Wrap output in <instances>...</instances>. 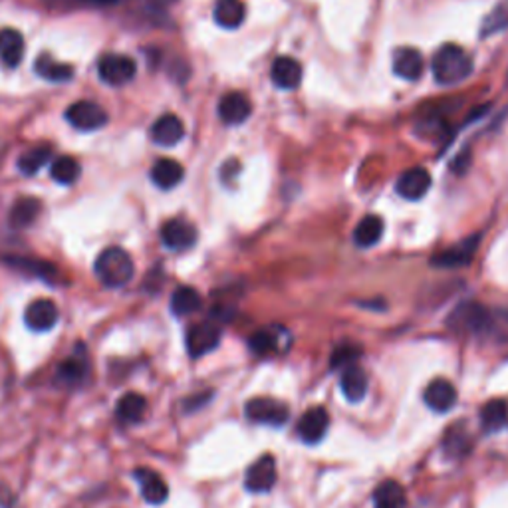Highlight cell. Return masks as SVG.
Wrapping results in <instances>:
<instances>
[{"instance_id":"cell-1","label":"cell","mask_w":508,"mask_h":508,"mask_svg":"<svg viewBox=\"0 0 508 508\" xmlns=\"http://www.w3.org/2000/svg\"><path fill=\"white\" fill-rule=\"evenodd\" d=\"M433 78L441 86L461 84L473 72V58L461 46L445 44L437 50L431 62Z\"/></svg>"},{"instance_id":"cell-2","label":"cell","mask_w":508,"mask_h":508,"mask_svg":"<svg viewBox=\"0 0 508 508\" xmlns=\"http://www.w3.org/2000/svg\"><path fill=\"white\" fill-rule=\"evenodd\" d=\"M96 276L109 288H122L134 278V258L122 246H107L94 264Z\"/></svg>"},{"instance_id":"cell-3","label":"cell","mask_w":508,"mask_h":508,"mask_svg":"<svg viewBox=\"0 0 508 508\" xmlns=\"http://www.w3.org/2000/svg\"><path fill=\"white\" fill-rule=\"evenodd\" d=\"M137 74V62L125 54H104L97 60V76L107 86H125Z\"/></svg>"},{"instance_id":"cell-4","label":"cell","mask_w":508,"mask_h":508,"mask_svg":"<svg viewBox=\"0 0 508 508\" xmlns=\"http://www.w3.org/2000/svg\"><path fill=\"white\" fill-rule=\"evenodd\" d=\"M66 119L69 125L79 129V132H96V129L107 125L109 115L99 104L82 99V102H74L66 109Z\"/></svg>"},{"instance_id":"cell-5","label":"cell","mask_w":508,"mask_h":508,"mask_svg":"<svg viewBox=\"0 0 508 508\" xmlns=\"http://www.w3.org/2000/svg\"><path fill=\"white\" fill-rule=\"evenodd\" d=\"M245 415L254 423L281 427L288 421L291 411H288L286 403L272 400V397H254L245 405Z\"/></svg>"},{"instance_id":"cell-6","label":"cell","mask_w":508,"mask_h":508,"mask_svg":"<svg viewBox=\"0 0 508 508\" xmlns=\"http://www.w3.org/2000/svg\"><path fill=\"white\" fill-rule=\"evenodd\" d=\"M221 342V328L215 322H199L187 330V352L191 357H201L213 352Z\"/></svg>"},{"instance_id":"cell-7","label":"cell","mask_w":508,"mask_h":508,"mask_svg":"<svg viewBox=\"0 0 508 508\" xmlns=\"http://www.w3.org/2000/svg\"><path fill=\"white\" fill-rule=\"evenodd\" d=\"M431 173L425 167H411L400 175L395 183V191L405 201H420L431 189Z\"/></svg>"},{"instance_id":"cell-8","label":"cell","mask_w":508,"mask_h":508,"mask_svg":"<svg viewBox=\"0 0 508 508\" xmlns=\"http://www.w3.org/2000/svg\"><path fill=\"white\" fill-rule=\"evenodd\" d=\"M276 483V461L272 455H263L248 466L245 475V486L251 493H268Z\"/></svg>"},{"instance_id":"cell-9","label":"cell","mask_w":508,"mask_h":508,"mask_svg":"<svg viewBox=\"0 0 508 508\" xmlns=\"http://www.w3.org/2000/svg\"><path fill=\"white\" fill-rule=\"evenodd\" d=\"M159 236L169 251H187L197 243V228L185 218H171V221L163 223Z\"/></svg>"},{"instance_id":"cell-10","label":"cell","mask_w":508,"mask_h":508,"mask_svg":"<svg viewBox=\"0 0 508 508\" xmlns=\"http://www.w3.org/2000/svg\"><path fill=\"white\" fill-rule=\"evenodd\" d=\"M89 374V364L84 350H76L72 356L66 357L64 362H60L54 382L60 387H66V390H74V387H79Z\"/></svg>"},{"instance_id":"cell-11","label":"cell","mask_w":508,"mask_h":508,"mask_svg":"<svg viewBox=\"0 0 508 508\" xmlns=\"http://www.w3.org/2000/svg\"><path fill=\"white\" fill-rule=\"evenodd\" d=\"M479 243H481V235L465 238L463 243L447 248V251L437 253L431 258V264L437 268H463L466 264H471L476 248H479Z\"/></svg>"},{"instance_id":"cell-12","label":"cell","mask_w":508,"mask_h":508,"mask_svg":"<svg viewBox=\"0 0 508 508\" xmlns=\"http://www.w3.org/2000/svg\"><path fill=\"white\" fill-rule=\"evenodd\" d=\"M58 306L52 300H48V298H38L32 304H28L24 312V324L28 330L42 334L52 330L58 324Z\"/></svg>"},{"instance_id":"cell-13","label":"cell","mask_w":508,"mask_h":508,"mask_svg":"<svg viewBox=\"0 0 508 508\" xmlns=\"http://www.w3.org/2000/svg\"><path fill=\"white\" fill-rule=\"evenodd\" d=\"M328 425H330V415H328L324 407H310L298 421L296 431L304 443L316 445L326 437Z\"/></svg>"},{"instance_id":"cell-14","label":"cell","mask_w":508,"mask_h":508,"mask_svg":"<svg viewBox=\"0 0 508 508\" xmlns=\"http://www.w3.org/2000/svg\"><path fill=\"white\" fill-rule=\"evenodd\" d=\"M253 114V106L241 92H228L218 102V117L226 125H241Z\"/></svg>"},{"instance_id":"cell-15","label":"cell","mask_w":508,"mask_h":508,"mask_svg":"<svg viewBox=\"0 0 508 508\" xmlns=\"http://www.w3.org/2000/svg\"><path fill=\"white\" fill-rule=\"evenodd\" d=\"M134 479L137 481L139 491H142V496H143V501L147 504L157 506V504H163L167 501L169 486L163 481V476L159 473L142 466V469L134 471Z\"/></svg>"},{"instance_id":"cell-16","label":"cell","mask_w":508,"mask_h":508,"mask_svg":"<svg viewBox=\"0 0 508 508\" xmlns=\"http://www.w3.org/2000/svg\"><path fill=\"white\" fill-rule=\"evenodd\" d=\"M423 400L429 410H433L437 413H447V411H451L457 403V390L449 380H443V377H439V380H433L429 385L425 387Z\"/></svg>"},{"instance_id":"cell-17","label":"cell","mask_w":508,"mask_h":508,"mask_svg":"<svg viewBox=\"0 0 508 508\" xmlns=\"http://www.w3.org/2000/svg\"><path fill=\"white\" fill-rule=\"evenodd\" d=\"M271 79L281 89H296L302 82V66L291 56L276 58L271 68Z\"/></svg>"},{"instance_id":"cell-18","label":"cell","mask_w":508,"mask_h":508,"mask_svg":"<svg viewBox=\"0 0 508 508\" xmlns=\"http://www.w3.org/2000/svg\"><path fill=\"white\" fill-rule=\"evenodd\" d=\"M185 137V125L181 117L175 114H165L157 119L152 127V139L162 147H173Z\"/></svg>"},{"instance_id":"cell-19","label":"cell","mask_w":508,"mask_h":508,"mask_svg":"<svg viewBox=\"0 0 508 508\" xmlns=\"http://www.w3.org/2000/svg\"><path fill=\"white\" fill-rule=\"evenodd\" d=\"M393 72L407 82H417L423 74V56L415 48H400L393 54Z\"/></svg>"},{"instance_id":"cell-20","label":"cell","mask_w":508,"mask_h":508,"mask_svg":"<svg viewBox=\"0 0 508 508\" xmlns=\"http://www.w3.org/2000/svg\"><path fill=\"white\" fill-rule=\"evenodd\" d=\"M185 177V169L183 165L175 162V159H157L152 167V181L159 187L163 189V191H169V189L177 187L179 183L183 181Z\"/></svg>"},{"instance_id":"cell-21","label":"cell","mask_w":508,"mask_h":508,"mask_svg":"<svg viewBox=\"0 0 508 508\" xmlns=\"http://www.w3.org/2000/svg\"><path fill=\"white\" fill-rule=\"evenodd\" d=\"M451 324L457 330L465 332H479L489 324V314L479 304H463L457 308V312L451 316Z\"/></svg>"},{"instance_id":"cell-22","label":"cell","mask_w":508,"mask_h":508,"mask_svg":"<svg viewBox=\"0 0 508 508\" xmlns=\"http://www.w3.org/2000/svg\"><path fill=\"white\" fill-rule=\"evenodd\" d=\"M24 36L14 28H3L0 30V60L8 68H16L24 58Z\"/></svg>"},{"instance_id":"cell-23","label":"cell","mask_w":508,"mask_h":508,"mask_svg":"<svg viewBox=\"0 0 508 508\" xmlns=\"http://www.w3.org/2000/svg\"><path fill=\"white\" fill-rule=\"evenodd\" d=\"M340 387L342 393L346 395L347 402H362L365 393H367V375L362 370L360 365H347L342 370V377H340Z\"/></svg>"},{"instance_id":"cell-24","label":"cell","mask_w":508,"mask_h":508,"mask_svg":"<svg viewBox=\"0 0 508 508\" xmlns=\"http://www.w3.org/2000/svg\"><path fill=\"white\" fill-rule=\"evenodd\" d=\"M147 411V400L142 393L129 392L115 405V417L119 423L124 425H135L145 417Z\"/></svg>"},{"instance_id":"cell-25","label":"cell","mask_w":508,"mask_h":508,"mask_svg":"<svg viewBox=\"0 0 508 508\" xmlns=\"http://www.w3.org/2000/svg\"><path fill=\"white\" fill-rule=\"evenodd\" d=\"M213 18L221 28L235 30L245 23L246 6L243 0H218L213 10Z\"/></svg>"},{"instance_id":"cell-26","label":"cell","mask_w":508,"mask_h":508,"mask_svg":"<svg viewBox=\"0 0 508 508\" xmlns=\"http://www.w3.org/2000/svg\"><path fill=\"white\" fill-rule=\"evenodd\" d=\"M383 231H385L383 218L377 217V215H367V217L362 218L360 223L356 225L354 243L360 248H372L382 241Z\"/></svg>"},{"instance_id":"cell-27","label":"cell","mask_w":508,"mask_h":508,"mask_svg":"<svg viewBox=\"0 0 508 508\" xmlns=\"http://www.w3.org/2000/svg\"><path fill=\"white\" fill-rule=\"evenodd\" d=\"M34 69L40 78L48 79V82H68L74 78V66L58 62L50 54H40L34 62Z\"/></svg>"},{"instance_id":"cell-28","label":"cell","mask_w":508,"mask_h":508,"mask_svg":"<svg viewBox=\"0 0 508 508\" xmlns=\"http://www.w3.org/2000/svg\"><path fill=\"white\" fill-rule=\"evenodd\" d=\"M508 423V403L504 400H491L481 410V427L485 433H499Z\"/></svg>"},{"instance_id":"cell-29","label":"cell","mask_w":508,"mask_h":508,"mask_svg":"<svg viewBox=\"0 0 508 508\" xmlns=\"http://www.w3.org/2000/svg\"><path fill=\"white\" fill-rule=\"evenodd\" d=\"M40 211H42V203L36 197H23L10 208V225L14 228H26L32 225Z\"/></svg>"},{"instance_id":"cell-30","label":"cell","mask_w":508,"mask_h":508,"mask_svg":"<svg viewBox=\"0 0 508 508\" xmlns=\"http://www.w3.org/2000/svg\"><path fill=\"white\" fill-rule=\"evenodd\" d=\"M405 489L397 481H383L374 491L375 508H405Z\"/></svg>"},{"instance_id":"cell-31","label":"cell","mask_w":508,"mask_h":508,"mask_svg":"<svg viewBox=\"0 0 508 508\" xmlns=\"http://www.w3.org/2000/svg\"><path fill=\"white\" fill-rule=\"evenodd\" d=\"M201 304H203L201 294H199L191 286L177 288L171 296V312L179 318L195 314L199 308H201Z\"/></svg>"},{"instance_id":"cell-32","label":"cell","mask_w":508,"mask_h":508,"mask_svg":"<svg viewBox=\"0 0 508 508\" xmlns=\"http://www.w3.org/2000/svg\"><path fill=\"white\" fill-rule=\"evenodd\" d=\"M6 263L10 266L18 268V271L32 274L36 278H42V281H46V282H54L56 276H58L56 266H52V264L46 263V261H34V258L10 256V258H6Z\"/></svg>"},{"instance_id":"cell-33","label":"cell","mask_w":508,"mask_h":508,"mask_svg":"<svg viewBox=\"0 0 508 508\" xmlns=\"http://www.w3.org/2000/svg\"><path fill=\"white\" fill-rule=\"evenodd\" d=\"M79 173H82V169H79V163L76 162L74 157L64 155V157H58L50 165V177L54 179L56 183L60 185H72L78 181Z\"/></svg>"},{"instance_id":"cell-34","label":"cell","mask_w":508,"mask_h":508,"mask_svg":"<svg viewBox=\"0 0 508 508\" xmlns=\"http://www.w3.org/2000/svg\"><path fill=\"white\" fill-rule=\"evenodd\" d=\"M508 30V0H499L481 26V38H489Z\"/></svg>"},{"instance_id":"cell-35","label":"cell","mask_w":508,"mask_h":508,"mask_svg":"<svg viewBox=\"0 0 508 508\" xmlns=\"http://www.w3.org/2000/svg\"><path fill=\"white\" fill-rule=\"evenodd\" d=\"M50 147H32L18 157V169L24 175H36L50 162Z\"/></svg>"},{"instance_id":"cell-36","label":"cell","mask_w":508,"mask_h":508,"mask_svg":"<svg viewBox=\"0 0 508 508\" xmlns=\"http://www.w3.org/2000/svg\"><path fill=\"white\" fill-rule=\"evenodd\" d=\"M471 447V437L459 425H451L443 439V449L449 457H463Z\"/></svg>"},{"instance_id":"cell-37","label":"cell","mask_w":508,"mask_h":508,"mask_svg":"<svg viewBox=\"0 0 508 508\" xmlns=\"http://www.w3.org/2000/svg\"><path fill=\"white\" fill-rule=\"evenodd\" d=\"M248 346H251V350L256 356H268L272 352H278V347H281V336H276L271 330H258L256 334L251 336Z\"/></svg>"},{"instance_id":"cell-38","label":"cell","mask_w":508,"mask_h":508,"mask_svg":"<svg viewBox=\"0 0 508 508\" xmlns=\"http://www.w3.org/2000/svg\"><path fill=\"white\" fill-rule=\"evenodd\" d=\"M357 357H360V347L357 346H350V344H344V346H337L334 354H332V367L334 370H344L347 365H354Z\"/></svg>"},{"instance_id":"cell-39","label":"cell","mask_w":508,"mask_h":508,"mask_svg":"<svg viewBox=\"0 0 508 508\" xmlns=\"http://www.w3.org/2000/svg\"><path fill=\"white\" fill-rule=\"evenodd\" d=\"M241 173V163L236 162V159H231V162H226L225 165H223V169H221V179L223 181L226 183V185H231L235 179H236V175Z\"/></svg>"},{"instance_id":"cell-40","label":"cell","mask_w":508,"mask_h":508,"mask_svg":"<svg viewBox=\"0 0 508 508\" xmlns=\"http://www.w3.org/2000/svg\"><path fill=\"white\" fill-rule=\"evenodd\" d=\"M78 3L88 5V6H109V5H114L115 0H78Z\"/></svg>"},{"instance_id":"cell-41","label":"cell","mask_w":508,"mask_h":508,"mask_svg":"<svg viewBox=\"0 0 508 508\" xmlns=\"http://www.w3.org/2000/svg\"><path fill=\"white\" fill-rule=\"evenodd\" d=\"M173 3H177V0H149V5H152L153 8H167Z\"/></svg>"}]
</instances>
